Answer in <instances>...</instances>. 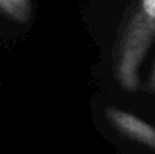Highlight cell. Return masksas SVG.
I'll return each instance as SVG.
<instances>
[{"mask_svg": "<svg viewBox=\"0 0 155 154\" xmlns=\"http://www.w3.org/2000/svg\"><path fill=\"white\" fill-rule=\"evenodd\" d=\"M107 117L110 122L127 136L137 141L144 146L154 149L155 147V132L154 128L142 119L129 115L124 111H118L116 108L107 109Z\"/></svg>", "mask_w": 155, "mask_h": 154, "instance_id": "1", "label": "cell"}, {"mask_svg": "<svg viewBox=\"0 0 155 154\" xmlns=\"http://www.w3.org/2000/svg\"><path fill=\"white\" fill-rule=\"evenodd\" d=\"M142 8L150 21L155 18V0H142Z\"/></svg>", "mask_w": 155, "mask_h": 154, "instance_id": "3", "label": "cell"}, {"mask_svg": "<svg viewBox=\"0 0 155 154\" xmlns=\"http://www.w3.org/2000/svg\"><path fill=\"white\" fill-rule=\"evenodd\" d=\"M0 5L8 12L19 15L26 7V0H0Z\"/></svg>", "mask_w": 155, "mask_h": 154, "instance_id": "2", "label": "cell"}]
</instances>
